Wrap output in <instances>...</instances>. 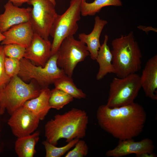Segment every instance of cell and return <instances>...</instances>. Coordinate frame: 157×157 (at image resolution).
Here are the masks:
<instances>
[{"label":"cell","mask_w":157,"mask_h":157,"mask_svg":"<svg viewBox=\"0 0 157 157\" xmlns=\"http://www.w3.org/2000/svg\"><path fill=\"white\" fill-rule=\"evenodd\" d=\"M96 117L100 127L119 140L133 139L140 135L147 119L144 108L134 102L114 108L101 105L97 110Z\"/></svg>","instance_id":"6da1fadb"},{"label":"cell","mask_w":157,"mask_h":157,"mask_svg":"<svg viewBox=\"0 0 157 157\" xmlns=\"http://www.w3.org/2000/svg\"><path fill=\"white\" fill-rule=\"evenodd\" d=\"M88 121L86 112L76 108L62 114H56L45 125L46 140L56 146L62 138L65 139L67 143L76 138H83Z\"/></svg>","instance_id":"7a4b0ae2"},{"label":"cell","mask_w":157,"mask_h":157,"mask_svg":"<svg viewBox=\"0 0 157 157\" xmlns=\"http://www.w3.org/2000/svg\"><path fill=\"white\" fill-rule=\"evenodd\" d=\"M111 45L112 64L117 77H124L140 69L142 54L133 32L114 39Z\"/></svg>","instance_id":"3957f363"},{"label":"cell","mask_w":157,"mask_h":157,"mask_svg":"<svg viewBox=\"0 0 157 157\" xmlns=\"http://www.w3.org/2000/svg\"><path fill=\"white\" fill-rule=\"evenodd\" d=\"M42 89L32 82L26 83L18 75L11 78L0 89V115L6 110L10 115L27 101L38 97Z\"/></svg>","instance_id":"277c9868"},{"label":"cell","mask_w":157,"mask_h":157,"mask_svg":"<svg viewBox=\"0 0 157 157\" xmlns=\"http://www.w3.org/2000/svg\"><path fill=\"white\" fill-rule=\"evenodd\" d=\"M58 51L52 55L44 67L36 66L24 58L20 60V70L18 76L24 81L34 79L41 89L49 86L66 75L58 66Z\"/></svg>","instance_id":"5b68a950"},{"label":"cell","mask_w":157,"mask_h":157,"mask_svg":"<svg viewBox=\"0 0 157 157\" xmlns=\"http://www.w3.org/2000/svg\"><path fill=\"white\" fill-rule=\"evenodd\" d=\"M82 0H70L69 6L62 14H58L52 25L50 35L53 38L51 55L56 53L65 38L74 36L77 32V22L81 18Z\"/></svg>","instance_id":"8992f818"},{"label":"cell","mask_w":157,"mask_h":157,"mask_svg":"<svg viewBox=\"0 0 157 157\" xmlns=\"http://www.w3.org/2000/svg\"><path fill=\"white\" fill-rule=\"evenodd\" d=\"M141 88L140 77L136 73L123 78L114 77L110 85L106 105L114 108L131 104Z\"/></svg>","instance_id":"52a82bcc"},{"label":"cell","mask_w":157,"mask_h":157,"mask_svg":"<svg viewBox=\"0 0 157 157\" xmlns=\"http://www.w3.org/2000/svg\"><path fill=\"white\" fill-rule=\"evenodd\" d=\"M85 44L74 36L65 38L61 43L58 51L57 63L68 76L72 77L77 64L90 55Z\"/></svg>","instance_id":"ba28073f"},{"label":"cell","mask_w":157,"mask_h":157,"mask_svg":"<svg viewBox=\"0 0 157 157\" xmlns=\"http://www.w3.org/2000/svg\"><path fill=\"white\" fill-rule=\"evenodd\" d=\"M27 3L32 6L29 22L34 33L48 39L58 15L56 6L49 0H31Z\"/></svg>","instance_id":"9c48e42d"},{"label":"cell","mask_w":157,"mask_h":157,"mask_svg":"<svg viewBox=\"0 0 157 157\" xmlns=\"http://www.w3.org/2000/svg\"><path fill=\"white\" fill-rule=\"evenodd\" d=\"M39 117L23 106L10 115L8 124L13 134L19 138L31 134L38 127Z\"/></svg>","instance_id":"30bf717a"},{"label":"cell","mask_w":157,"mask_h":157,"mask_svg":"<svg viewBox=\"0 0 157 157\" xmlns=\"http://www.w3.org/2000/svg\"><path fill=\"white\" fill-rule=\"evenodd\" d=\"M52 43L34 33L29 46L26 48L24 58L37 66L44 67L51 56Z\"/></svg>","instance_id":"8fae6325"},{"label":"cell","mask_w":157,"mask_h":157,"mask_svg":"<svg viewBox=\"0 0 157 157\" xmlns=\"http://www.w3.org/2000/svg\"><path fill=\"white\" fill-rule=\"evenodd\" d=\"M152 141L147 138L139 141L133 139L119 140L114 149L108 151L106 155L108 157H121L134 154L136 156L144 153H152L154 149Z\"/></svg>","instance_id":"7c38bea8"},{"label":"cell","mask_w":157,"mask_h":157,"mask_svg":"<svg viewBox=\"0 0 157 157\" xmlns=\"http://www.w3.org/2000/svg\"><path fill=\"white\" fill-rule=\"evenodd\" d=\"M0 15V31L3 33L13 26L29 21L32 8H20L8 1Z\"/></svg>","instance_id":"4fadbf2b"},{"label":"cell","mask_w":157,"mask_h":157,"mask_svg":"<svg viewBox=\"0 0 157 157\" xmlns=\"http://www.w3.org/2000/svg\"><path fill=\"white\" fill-rule=\"evenodd\" d=\"M34 33L29 21L15 25L3 33L5 38L1 44H15L26 48L30 45Z\"/></svg>","instance_id":"5bb4252c"},{"label":"cell","mask_w":157,"mask_h":157,"mask_svg":"<svg viewBox=\"0 0 157 157\" xmlns=\"http://www.w3.org/2000/svg\"><path fill=\"white\" fill-rule=\"evenodd\" d=\"M141 88L146 96L153 100L157 99V55L146 62L140 76Z\"/></svg>","instance_id":"9a60e30c"},{"label":"cell","mask_w":157,"mask_h":157,"mask_svg":"<svg viewBox=\"0 0 157 157\" xmlns=\"http://www.w3.org/2000/svg\"><path fill=\"white\" fill-rule=\"evenodd\" d=\"M93 29L91 32L87 34L84 33H80L78 35L80 41L86 44L91 58L96 60L98 51L101 45L100 37L103 29L108 23V22L98 16L94 18Z\"/></svg>","instance_id":"2e32d148"},{"label":"cell","mask_w":157,"mask_h":157,"mask_svg":"<svg viewBox=\"0 0 157 157\" xmlns=\"http://www.w3.org/2000/svg\"><path fill=\"white\" fill-rule=\"evenodd\" d=\"M51 93L48 88L42 89L38 97L27 101L23 106L37 115L40 120H43L51 108L49 104Z\"/></svg>","instance_id":"e0dca14e"},{"label":"cell","mask_w":157,"mask_h":157,"mask_svg":"<svg viewBox=\"0 0 157 157\" xmlns=\"http://www.w3.org/2000/svg\"><path fill=\"white\" fill-rule=\"evenodd\" d=\"M108 36L105 35L103 44L98 51L96 60L99 65L96 79H102L108 73L115 74V70L112 64L113 56L110 48L107 44Z\"/></svg>","instance_id":"ac0fdd59"},{"label":"cell","mask_w":157,"mask_h":157,"mask_svg":"<svg viewBox=\"0 0 157 157\" xmlns=\"http://www.w3.org/2000/svg\"><path fill=\"white\" fill-rule=\"evenodd\" d=\"M40 132L17 138L15 144V152L19 157H33L36 153L35 146L39 140Z\"/></svg>","instance_id":"d6986e66"},{"label":"cell","mask_w":157,"mask_h":157,"mask_svg":"<svg viewBox=\"0 0 157 157\" xmlns=\"http://www.w3.org/2000/svg\"><path fill=\"white\" fill-rule=\"evenodd\" d=\"M122 5L120 0H94L91 3L87 2L86 0H82L80 7L81 15L83 16H93L104 7L119 6Z\"/></svg>","instance_id":"ffe728a7"},{"label":"cell","mask_w":157,"mask_h":157,"mask_svg":"<svg viewBox=\"0 0 157 157\" xmlns=\"http://www.w3.org/2000/svg\"><path fill=\"white\" fill-rule=\"evenodd\" d=\"M54 84L55 88L63 90L74 98L84 99L86 97L82 90L76 86L72 77L66 75L58 79Z\"/></svg>","instance_id":"44dd1931"},{"label":"cell","mask_w":157,"mask_h":157,"mask_svg":"<svg viewBox=\"0 0 157 157\" xmlns=\"http://www.w3.org/2000/svg\"><path fill=\"white\" fill-rule=\"evenodd\" d=\"M74 98L59 89L55 88L51 90L49 104L51 108L59 110L72 102Z\"/></svg>","instance_id":"7402d4cb"},{"label":"cell","mask_w":157,"mask_h":157,"mask_svg":"<svg viewBox=\"0 0 157 157\" xmlns=\"http://www.w3.org/2000/svg\"><path fill=\"white\" fill-rule=\"evenodd\" d=\"M80 139L76 138L68 142L64 146L57 147L49 142L46 140L42 142L46 151V157H60L67 151L74 146Z\"/></svg>","instance_id":"603a6c76"},{"label":"cell","mask_w":157,"mask_h":157,"mask_svg":"<svg viewBox=\"0 0 157 157\" xmlns=\"http://www.w3.org/2000/svg\"><path fill=\"white\" fill-rule=\"evenodd\" d=\"M3 48L6 56L19 60L24 58L26 49L24 47L15 44L3 45Z\"/></svg>","instance_id":"cb8c5ba5"},{"label":"cell","mask_w":157,"mask_h":157,"mask_svg":"<svg viewBox=\"0 0 157 157\" xmlns=\"http://www.w3.org/2000/svg\"><path fill=\"white\" fill-rule=\"evenodd\" d=\"M4 65L6 73L9 77L11 78L18 75L20 70V60L6 56Z\"/></svg>","instance_id":"d4e9b609"},{"label":"cell","mask_w":157,"mask_h":157,"mask_svg":"<svg viewBox=\"0 0 157 157\" xmlns=\"http://www.w3.org/2000/svg\"><path fill=\"white\" fill-rule=\"evenodd\" d=\"M74 146V148L69 151L65 157H84L88 154V147L84 141L79 139Z\"/></svg>","instance_id":"484cf974"},{"label":"cell","mask_w":157,"mask_h":157,"mask_svg":"<svg viewBox=\"0 0 157 157\" xmlns=\"http://www.w3.org/2000/svg\"><path fill=\"white\" fill-rule=\"evenodd\" d=\"M3 45H0V89L4 87L10 79L6 75L5 69L4 62L6 57Z\"/></svg>","instance_id":"4316f807"},{"label":"cell","mask_w":157,"mask_h":157,"mask_svg":"<svg viewBox=\"0 0 157 157\" xmlns=\"http://www.w3.org/2000/svg\"><path fill=\"white\" fill-rule=\"evenodd\" d=\"M31 0H9L15 6L19 7L21 6L23 3H28Z\"/></svg>","instance_id":"83f0119b"},{"label":"cell","mask_w":157,"mask_h":157,"mask_svg":"<svg viewBox=\"0 0 157 157\" xmlns=\"http://www.w3.org/2000/svg\"><path fill=\"white\" fill-rule=\"evenodd\" d=\"M137 157H155L156 154L153 152H145L139 154L136 156Z\"/></svg>","instance_id":"f1b7e54d"},{"label":"cell","mask_w":157,"mask_h":157,"mask_svg":"<svg viewBox=\"0 0 157 157\" xmlns=\"http://www.w3.org/2000/svg\"><path fill=\"white\" fill-rule=\"evenodd\" d=\"M5 38V37L3 35V33L0 31V42H2Z\"/></svg>","instance_id":"f546056e"},{"label":"cell","mask_w":157,"mask_h":157,"mask_svg":"<svg viewBox=\"0 0 157 157\" xmlns=\"http://www.w3.org/2000/svg\"><path fill=\"white\" fill-rule=\"evenodd\" d=\"M53 3L55 6L56 5V2L55 0H49Z\"/></svg>","instance_id":"4dcf8cb0"}]
</instances>
